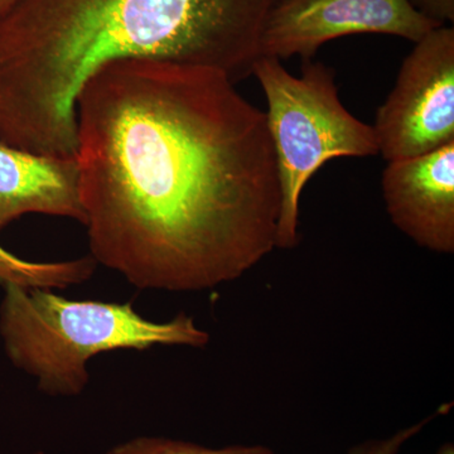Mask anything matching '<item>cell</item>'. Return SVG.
<instances>
[{"label": "cell", "instance_id": "obj_1", "mask_svg": "<svg viewBox=\"0 0 454 454\" xmlns=\"http://www.w3.org/2000/svg\"><path fill=\"white\" fill-rule=\"evenodd\" d=\"M90 255L139 289L201 292L277 249L280 184L265 113L227 74L110 62L76 103Z\"/></svg>", "mask_w": 454, "mask_h": 454}, {"label": "cell", "instance_id": "obj_8", "mask_svg": "<svg viewBox=\"0 0 454 454\" xmlns=\"http://www.w3.org/2000/svg\"><path fill=\"white\" fill-rule=\"evenodd\" d=\"M29 214L85 225L76 158L32 153L0 143V230Z\"/></svg>", "mask_w": 454, "mask_h": 454}, {"label": "cell", "instance_id": "obj_15", "mask_svg": "<svg viewBox=\"0 0 454 454\" xmlns=\"http://www.w3.org/2000/svg\"><path fill=\"white\" fill-rule=\"evenodd\" d=\"M32 454H43L42 452H35V453H32Z\"/></svg>", "mask_w": 454, "mask_h": 454}, {"label": "cell", "instance_id": "obj_4", "mask_svg": "<svg viewBox=\"0 0 454 454\" xmlns=\"http://www.w3.org/2000/svg\"><path fill=\"white\" fill-rule=\"evenodd\" d=\"M267 98V124L280 184L277 249L300 244V202L303 188L325 163L340 157L379 153L372 125L343 106L334 71L306 61L297 77L273 57L260 56L253 66Z\"/></svg>", "mask_w": 454, "mask_h": 454}, {"label": "cell", "instance_id": "obj_14", "mask_svg": "<svg viewBox=\"0 0 454 454\" xmlns=\"http://www.w3.org/2000/svg\"><path fill=\"white\" fill-rule=\"evenodd\" d=\"M437 454H454L453 443H444L439 448Z\"/></svg>", "mask_w": 454, "mask_h": 454}, {"label": "cell", "instance_id": "obj_13", "mask_svg": "<svg viewBox=\"0 0 454 454\" xmlns=\"http://www.w3.org/2000/svg\"><path fill=\"white\" fill-rule=\"evenodd\" d=\"M18 0H0V20L9 13L12 8L17 4Z\"/></svg>", "mask_w": 454, "mask_h": 454}, {"label": "cell", "instance_id": "obj_9", "mask_svg": "<svg viewBox=\"0 0 454 454\" xmlns=\"http://www.w3.org/2000/svg\"><path fill=\"white\" fill-rule=\"evenodd\" d=\"M98 262L91 255L65 262H29L0 245V284L27 288L65 289L88 282Z\"/></svg>", "mask_w": 454, "mask_h": 454}, {"label": "cell", "instance_id": "obj_3", "mask_svg": "<svg viewBox=\"0 0 454 454\" xmlns=\"http://www.w3.org/2000/svg\"><path fill=\"white\" fill-rule=\"evenodd\" d=\"M0 304V336L17 369L50 396H77L89 384L92 357L116 349L154 346L202 348L210 334L191 316L149 321L130 301L67 300L53 289L7 284Z\"/></svg>", "mask_w": 454, "mask_h": 454}, {"label": "cell", "instance_id": "obj_6", "mask_svg": "<svg viewBox=\"0 0 454 454\" xmlns=\"http://www.w3.org/2000/svg\"><path fill=\"white\" fill-rule=\"evenodd\" d=\"M441 26L411 0H279L262 29L260 56L312 61L325 43L346 35L378 33L417 43Z\"/></svg>", "mask_w": 454, "mask_h": 454}, {"label": "cell", "instance_id": "obj_11", "mask_svg": "<svg viewBox=\"0 0 454 454\" xmlns=\"http://www.w3.org/2000/svg\"><path fill=\"white\" fill-rule=\"evenodd\" d=\"M439 414H442V408L429 417L424 418L420 422L397 430L389 437L367 439L365 442L355 444L346 454H399L405 444L419 435Z\"/></svg>", "mask_w": 454, "mask_h": 454}, {"label": "cell", "instance_id": "obj_12", "mask_svg": "<svg viewBox=\"0 0 454 454\" xmlns=\"http://www.w3.org/2000/svg\"><path fill=\"white\" fill-rule=\"evenodd\" d=\"M415 7L441 25L454 20V0H411Z\"/></svg>", "mask_w": 454, "mask_h": 454}, {"label": "cell", "instance_id": "obj_7", "mask_svg": "<svg viewBox=\"0 0 454 454\" xmlns=\"http://www.w3.org/2000/svg\"><path fill=\"white\" fill-rule=\"evenodd\" d=\"M382 195L394 225L424 249L454 253V142L387 162Z\"/></svg>", "mask_w": 454, "mask_h": 454}, {"label": "cell", "instance_id": "obj_10", "mask_svg": "<svg viewBox=\"0 0 454 454\" xmlns=\"http://www.w3.org/2000/svg\"><path fill=\"white\" fill-rule=\"evenodd\" d=\"M106 454H274L262 444H230L219 448L166 437H137L110 448Z\"/></svg>", "mask_w": 454, "mask_h": 454}, {"label": "cell", "instance_id": "obj_5", "mask_svg": "<svg viewBox=\"0 0 454 454\" xmlns=\"http://www.w3.org/2000/svg\"><path fill=\"white\" fill-rule=\"evenodd\" d=\"M372 128L379 153L387 162L418 157L454 142L452 27H438L415 43Z\"/></svg>", "mask_w": 454, "mask_h": 454}, {"label": "cell", "instance_id": "obj_2", "mask_svg": "<svg viewBox=\"0 0 454 454\" xmlns=\"http://www.w3.org/2000/svg\"><path fill=\"white\" fill-rule=\"evenodd\" d=\"M279 0H18L0 20V143L74 157L76 103L110 62L152 59L253 74Z\"/></svg>", "mask_w": 454, "mask_h": 454}]
</instances>
